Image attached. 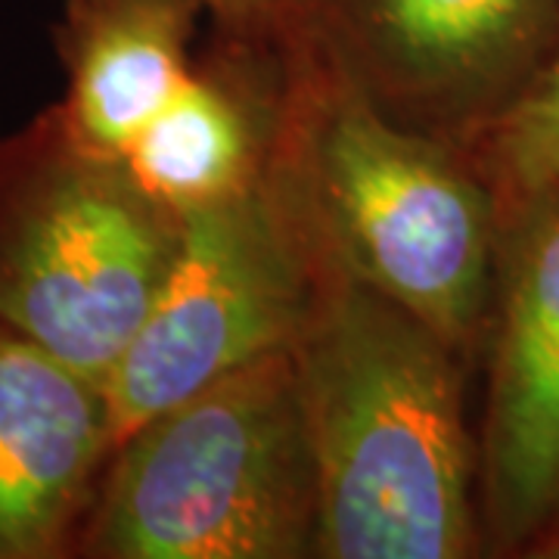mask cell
<instances>
[{"label": "cell", "instance_id": "obj_6", "mask_svg": "<svg viewBox=\"0 0 559 559\" xmlns=\"http://www.w3.org/2000/svg\"><path fill=\"white\" fill-rule=\"evenodd\" d=\"M559 38V0H277L271 40L466 156Z\"/></svg>", "mask_w": 559, "mask_h": 559}, {"label": "cell", "instance_id": "obj_3", "mask_svg": "<svg viewBox=\"0 0 559 559\" xmlns=\"http://www.w3.org/2000/svg\"><path fill=\"white\" fill-rule=\"evenodd\" d=\"M318 513V469L283 348L116 444L75 559H308Z\"/></svg>", "mask_w": 559, "mask_h": 559}, {"label": "cell", "instance_id": "obj_10", "mask_svg": "<svg viewBox=\"0 0 559 559\" xmlns=\"http://www.w3.org/2000/svg\"><path fill=\"white\" fill-rule=\"evenodd\" d=\"M202 20L200 0H62L50 40L69 131L121 159L190 75Z\"/></svg>", "mask_w": 559, "mask_h": 559}, {"label": "cell", "instance_id": "obj_14", "mask_svg": "<svg viewBox=\"0 0 559 559\" xmlns=\"http://www.w3.org/2000/svg\"><path fill=\"white\" fill-rule=\"evenodd\" d=\"M547 559H559V547H557V550H554V554H550V557H547Z\"/></svg>", "mask_w": 559, "mask_h": 559}, {"label": "cell", "instance_id": "obj_5", "mask_svg": "<svg viewBox=\"0 0 559 559\" xmlns=\"http://www.w3.org/2000/svg\"><path fill=\"white\" fill-rule=\"evenodd\" d=\"M326 264L277 180L183 215L175 259L103 380L112 451L131 429L252 360L289 348Z\"/></svg>", "mask_w": 559, "mask_h": 559}, {"label": "cell", "instance_id": "obj_1", "mask_svg": "<svg viewBox=\"0 0 559 559\" xmlns=\"http://www.w3.org/2000/svg\"><path fill=\"white\" fill-rule=\"evenodd\" d=\"M318 469V559H476V370L399 301L326 264L289 345Z\"/></svg>", "mask_w": 559, "mask_h": 559}, {"label": "cell", "instance_id": "obj_8", "mask_svg": "<svg viewBox=\"0 0 559 559\" xmlns=\"http://www.w3.org/2000/svg\"><path fill=\"white\" fill-rule=\"evenodd\" d=\"M109 454L103 382L0 326V559H75Z\"/></svg>", "mask_w": 559, "mask_h": 559}, {"label": "cell", "instance_id": "obj_11", "mask_svg": "<svg viewBox=\"0 0 559 559\" xmlns=\"http://www.w3.org/2000/svg\"><path fill=\"white\" fill-rule=\"evenodd\" d=\"M469 159L491 197L498 237L559 200V38Z\"/></svg>", "mask_w": 559, "mask_h": 559}, {"label": "cell", "instance_id": "obj_9", "mask_svg": "<svg viewBox=\"0 0 559 559\" xmlns=\"http://www.w3.org/2000/svg\"><path fill=\"white\" fill-rule=\"evenodd\" d=\"M283 62L274 40L218 35L121 162L178 218L234 200L267 171L280 124Z\"/></svg>", "mask_w": 559, "mask_h": 559}, {"label": "cell", "instance_id": "obj_13", "mask_svg": "<svg viewBox=\"0 0 559 559\" xmlns=\"http://www.w3.org/2000/svg\"><path fill=\"white\" fill-rule=\"evenodd\" d=\"M557 547H559V525H557V532H554V538L547 540V544L540 547L538 554H535V559H547L550 554H554V550H557Z\"/></svg>", "mask_w": 559, "mask_h": 559}, {"label": "cell", "instance_id": "obj_4", "mask_svg": "<svg viewBox=\"0 0 559 559\" xmlns=\"http://www.w3.org/2000/svg\"><path fill=\"white\" fill-rule=\"evenodd\" d=\"M183 218L57 103L0 138V326L103 382L175 259Z\"/></svg>", "mask_w": 559, "mask_h": 559}, {"label": "cell", "instance_id": "obj_12", "mask_svg": "<svg viewBox=\"0 0 559 559\" xmlns=\"http://www.w3.org/2000/svg\"><path fill=\"white\" fill-rule=\"evenodd\" d=\"M205 20L218 35L240 40H271L277 0H200Z\"/></svg>", "mask_w": 559, "mask_h": 559}, {"label": "cell", "instance_id": "obj_7", "mask_svg": "<svg viewBox=\"0 0 559 559\" xmlns=\"http://www.w3.org/2000/svg\"><path fill=\"white\" fill-rule=\"evenodd\" d=\"M481 360L485 557L535 559L559 525V200L500 237Z\"/></svg>", "mask_w": 559, "mask_h": 559}, {"label": "cell", "instance_id": "obj_2", "mask_svg": "<svg viewBox=\"0 0 559 559\" xmlns=\"http://www.w3.org/2000/svg\"><path fill=\"white\" fill-rule=\"evenodd\" d=\"M277 53L283 91L267 171L323 264L399 301L479 367L500 237L473 159L385 119L318 62Z\"/></svg>", "mask_w": 559, "mask_h": 559}]
</instances>
